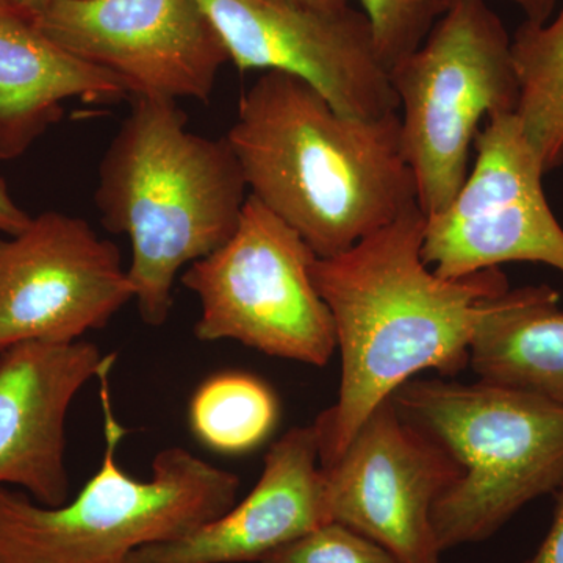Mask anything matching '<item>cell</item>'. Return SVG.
<instances>
[{
    "instance_id": "1",
    "label": "cell",
    "mask_w": 563,
    "mask_h": 563,
    "mask_svg": "<svg viewBox=\"0 0 563 563\" xmlns=\"http://www.w3.org/2000/svg\"><path fill=\"white\" fill-rule=\"evenodd\" d=\"M424 225L415 206L350 251L312 263L342 355L339 398L313 422L322 468L401 385L428 369L455 376L466 368L481 324L510 290L499 268L437 276L421 257Z\"/></svg>"
},
{
    "instance_id": "2",
    "label": "cell",
    "mask_w": 563,
    "mask_h": 563,
    "mask_svg": "<svg viewBox=\"0 0 563 563\" xmlns=\"http://www.w3.org/2000/svg\"><path fill=\"white\" fill-rule=\"evenodd\" d=\"M225 139L250 195L317 257L350 251L418 206L399 111L342 113L292 74L262 73Z\"/></svg>"
},
{
    "instance_id": "3",
    "label": "cell",
    "mask_w": 563,
    "mask_h": 563,
    "mask_svg": "<svg viewBox=\"0 0 563 563\" xmlns=\"http://www.w3.org/2000/svg\"><path fill=\"white\" fill-rule=\"evenodd\" d=\"M99 165L103 228L131 242L128 268L141 320L161 328L185 266L220 250L239 228L247 185L228 139L188 131L177 101L135 96Z\"/></svg>"
},
{
    "instance_id": "4",
    "label": "cell",
    "mask_w": 563,
    "mask_h": 563,
    "mask_svg": "<svg viewBox=\"0 0 563 563\" xmlns=\"http://www.w3.org/2000/svg\"><path fill=\"white\" fill-rule=\"evenodd\" d=\"M111 355L101 380V468L76 498L44 506L27 493L0 485V563H124L133 551L172 542L221 517L236 503L240 477L180 446L152 462L151 479L121 468L125 429L111 398Z\"/></svg>"
},
{
    "instance_id": "5",
    "label": "cell",
    "mask_w": 563,
    "mask_h": 563,
    "mask_svg": "<svg viewBox=\"0 0 563 563\" xmlns=\"http://www.w3.org/2000/svg\"><path fill=\"white\" fill-rule=\"evenodd\" d=\"M402 420L442 448L457 477L437 498L442 553L484 542L526 504L563 485V407L488 383L413 377L390 396Z\"/></svg>"
},
{
    "instance_id": "6",
    "label": "cell",
    "mask_w": 563,
    "mask_h": 563,
    "mask_svg": "<svg viewBox=\"0 0 563 563\" xmlns=\"http://www.w3.org/2000/svg\"><path fill=\"white\" fill-rule=\"evenodd\" d=\"M390 81L418 207L429 217L461 190L481 124L517 111L512 36L487 0H450L418 49L393 66Z\"/></svg>"
},
{
    "instance_id": "7",
    "label": "cell",
    "mask_w": 563,
    "mask_h": 563,
    "mask_svg": "<svg viewBox=\"0 0 563 563\" xmlns=\"http://www.w3.org/2000/svg\"><path fill=\"white\" fill-rule=\"evenodd\" d=\"M314 258L290 225L247 196L231 239L180 276L201 302L196 339L233 340L285 361L328 365L335 328L313 284Z\"/></svg>"
},
{
    "instance_id": "8",
    "label": "cell",
    "mask_w": 563,
    "mask_h": 563,
    "mask_svg": "<svg viewBox=\"0 0 563 563\" xmlns=\"http://www.w3.org/2000/svg\"><path fill=\"white\" fill-rule=\"evenodd\" d=\"M476 162L450 206L426 217L421 257L462 279L504 263H543L563 274V229L543 190L544 169L517 113L484 122Z\"/></svg>"
},
{
    "instance_id": "9",
    "label": "cell",
    "mask_w": 563,
    "mask_h": 563,
    "mask_svg": "<svg viewBox=\"0 0 563 563\" xmlns=\"http://www.w3.org/2000/svg\"><path fill=\"white\" fill-rule=\"evenodd\" d=\"M131 301L120 250L81 218L44 211L0 240V351L77 342Z\"/></svg>"
},
{
    "instance_id": "10",
    "label": "cell",
    "mask_w": 563,
    "mask_h": 563,
    "mask_svg": "<svg viewBox=\"0 0 563 563\" xmlns=\"http://www.w3.org/2000/svg\"><path fill=\"white\" fill-rule=\"evenodd\" d=\"M35 22L63 49L124 81L131 98L207 102L231 62L196 0H55Z\"/></svg>"
},
{
    "instance_id": "11",
    "label": "cell",
    "mask_w": 563,
    "mask_h": 563,
    "mask_svg": "<svg viewBox=\"0 0 563 563\" xmlns=\"http://www.w3.org/2000/svg\"><path fill=\"white\" fill-rule=\"evenodd\" d=\"M244 70H280L309 81L342 113L376 118L398 111L390 73L372 27L350 5L322 11L287 0H196Z\"/></svg>"
},
{
    "instance_id": "12",
    "label": "cell",
    "mask_w": 563,
    "mask_h": 563,
    "mask_svg": "<svg viewBox=\"0 0 563 563\" xmlns=\"http://www.w3.org/2000/svg\"><path fill=\"white\" fill-rule=\"evenodd\" d=\"M322 470L332 521L379 543L399 563H440L432 509L459 470L442 448L402 420L391 398Z\"/></svg>"
},
{
    "instance_id": "13",
    "label": "cell",
    "mask_w": 563,
    "mask_h": 563,
    "mask_svg": "<svg viewBox=\"0 0 563 563\" xmlns=\"http://www.w3.org/2000/svg\"><path fill=\"white\" fill-rule=\"evenodd\" d=\"M111 355L85 340L0 351V485L21 488L44 506L68 501L66 418Z\"/></svg>"
},
{
    "instance_id": "14",
    "label": "cell",
    "mask_w": 563,
    "mask_h": 563,
    "mask_svg": "<svg viewBox=\"0 0 563 563\" xmlns=\"http://www.w3.org/2000/svg\"><path fill=\"white\" fill-rule=\"evenodd\" d=\"M329 521L317 431L313 424L292 428L273 444L243 501L187 536L133 551L124 563H261Z\"/></svg>"
},
{
    "instance_id": "15",
    "label": "cell",
    "mask_w": 563,
    "mask_h": 563,
    "mask_svg": "<svg viewBox=\"0 0 563 563\" xmlns=\"http://www.w3.org/2000/svg\"><path fill=\"white\" fill-rule=\"evenodd\" d=\"M131 98L110 70L81 60L40 31L36 22L0 3V161H16L51 125L63 103Z\"/></svg>"
},
{
    "instance_id": "16",
    "label": "cell",
    "mask_w": 563,
    "mask_h": 563,
    "mask_svg": "<svg viewBox=\"0 0 563 563\" xmlns=\"http://www.w3.org/2000/svg\"><path fill=\"white\" fill-rule=\"evenodd\" d=\"M479 379L509 385L563 407V312L550 285L504 292L470 351Z\"/></svg>"
},
{
    "instance_id": "17",
    "label": "cell",
    "mask_w": 563,
    "mask_h": 563,
    "mask_svg": "<svg viewBox=\"0 0 563 563\" xmlns=\"http://www.w3.org/2000/svg\"><path fill=\"white\" fill-rule=\"evenodd\" d=\"M518 120L544 173L563 162V9L543 24L523 22L512 36Z\"/></svg>"
},
{
    "instance_id": "18",
    "label": "cell",
    "mask_w": 563,
    "mask_h": 563,
    "mask_svg": "<svg viewBox=\"0 0 563 563\" xmlns=\"http://www.w3.org/2000/svg\"><path fill=\"white\" fill-rule=\"evenodd\" d=\"M279 418L272 388L244 373L211 376L192 395L188 421L196 439L221 454H243L268 439Z\"/></svg>"
},
{
    "instance_id": "19",
    "label": "cell",
    "mask_w": 563,
    "mask_h": 563,
    "mask_svg": "<svg viewBox=\"0 0 563 563\" xmlns=\"http://www.w3.org/2000/svg\"><path fill=\"white\" fill-rule=\"evenodd\" d=\"M352 2V0H350ZM372 27L377 55L390 69L424 41L450 0H354Z\"/></svg>"
},
{
    "instance_id": "20",
    "label": "cell",
    "mask_w": 563,
    "mask_h": 563,
    "mask_svg": "<svg viewBox=\"0 0 563 563\" xmlns=\"http://www.w3.org/2000/svg\"><path fill=\"white\" fill-rule=\"evenodd\" d=\"M261 563H399L398 559L361 532L336 521L313 529L274 551Z\"/></svg>"
},
{
    "instance_id": "21",
    "label": "cell",
    "mask_w": 563,
    "mask_h": 563,
    "mask_svg": "<svg viewBox=\"0 0 563 563\" xmlns=\"http://www.w3.org/2000/svg\"><path fill=\"white\" fill-rule=\"evenodd\" d=\"M553 523L539 550L523 563H563V485L554 493Z\"/></svg>"
},
{
    "instance_id": "22",
    "label": "cell",
    "mask_w": 563,
    "mask_h": 563,
    "mask_svg": "<svg viewBox=\"0 0 563 563\" xmlns=\"http://www.w3.org/2000/svg\"><path fill=\"white\" fill-rule=\"evenodd\" d=\"M31 214L14 202L5 181L0 179V233L11 236L24 231L31 224Z\"/></svg>"
},
{
    "instance_id": "23",
    "label": "cell",
    "mask_w": 563,
    "mask_h": 563,
    "mask_svg": "<svg viewBox=\"0 0 563 563\" xmlns=\"http://www.w3.org/2000/svg\"><path fill=\"white\" fill-rule=\"evenodd\" d=\"M525 13L526 22L543 24L551 20L559 0H509Z\"/></svg>"
},
{
    "instance_id": "24",
    "label": "cell",
    "mask_w": 563,
    "mask_h": 563,
    "mask_svg": "<svg viewBox=\"0 0 563 563\" xmlns=\"http://www.w3.org/2000/svg\"><path fill=\"white\" fill-rule=\"evenodd\" d=\"M54 2L55 0H0V3H3V5L24 14V16L31 18L33 21L49 9Z\"/></svg>"
},
{
    "instance_id": "25",
    "label": "cell",
    "mask_w": 563,
    "mask_h": 563,
    "mask_svg": "<svg viewBox=\"0 0 563 563\" xmlns=\"http://www.w3.org/2000/svg\"><path fill=\"white\" fill-rule=\"evenodd\" d=\"M287 2L322 11H339L351 5L350 0H287Z\"/></svg>"
}]
</instances>
